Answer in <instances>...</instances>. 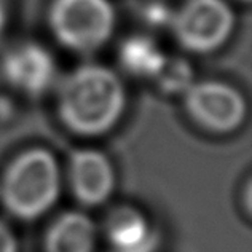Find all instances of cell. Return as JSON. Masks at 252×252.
Masks as SVG:
<instances>
[{
	"mask_svg": "<svg viewBox=\"0 0 252 252\" xmlns=\"http://www.w3.org/2000/svg\"><path fill=\"white\" fill-rule=\"evenodd\" d=\"M126 110L120 75L102 64H83L69 72L56 91L58 120L70 134L94 139L109 134Z\"/></svg>",
	"mask_w": 252,
	"mask_h": 252,
	"instance_id": "6da1fadb",
	"label": "cell"
},
{
	"mask_svg": "<svg viewBox=\"0 0 252 252\" xmlns=\"http://www.w3.org/2000/svg\"><path fill=\"white\" fill-rule=\"evenodd\" d=\"M63 172L56 155L46 147L19 152L0 177V203L11 217L32 222L43 217L61 195Z\"/></svg>",
	"mask_w": 252,
	"mask_h": 252,
	"instance_id": "7a4b0ae2",
	"label": "cell"
},
{
	"mask_svg": "<svg viewBox=\"0 0 252 252\" xmlns=\"http://www.w3.org/2000/svg\"><path fill=\"white\" fill-rule=\"evenodd\" d=\"M46 23L63 48L91 55L114 35L117 13L110 0H51Z\"/></svg>",
	"mask_w": 252,
	"mask_h": 252,
	"instance_id": "3957f363",
	"label": "cell"
},
{
	"mask_svg": "<svg viewBox=\"0 0 252 252\" xmlns=\"http://www.w3.org/2000/svg\"><path fill=\"white\" fill-rule=\"evenodd\" d=\"M169 26L181 48L211 55L228 43L236 29V15L227 0H185Z\"/></svg>",
	"mask_w": 252,
	"mask_h": 252,
	"instance_id": "277c9868",
	"label": "cell"
},
{
	"mask_svg": "<svg viewBox=\"0 0 252 252\" xmlns=\"http://www.w3.org/2000/svg\"><path fill=\"white\" fill-rule=\"evenodd\" d=\"M184 112L198 129L212 136L233 134L246 123L248 99L233 85L222 80L193 82L182 94Z\"/></svg>",
	"mask_w": 252,
	"mask_h": 252,
	"instance_id": "5b68a950",
	"label": "cell"
},
{
	"mask_svg": "<svg viewBox=\"0 0 252 252\" xmlns=\"http://www.w3.org/2000/svg\"><path fill=\"white\" fill-rule=\"evenodd\" d=\"M67 184L78 204L85 208L101 206L115 191V166L102 150L94 147L77 149L69 155Z\"/></svg>",
	"mask_w": 252,
	"mask_h": 252,
	"instance_id": "8992f818",
	"label": "cell"
},
{
	"mask_svg": "<svg viewBox=\"0 0 252 252\" xmlns=\"http://www.w3.org/2000/svg\"><path fill=\"white\" fill-rule=\"evenodd\" d=\"M0 70L13 90L29 97L42 96L48 91L58 75L55 58L37 42L13 45L2 58Z\"/></svg>",
	"mask_w": 252,
	"mask_h": 252,
	"instance_id": "52a82bcc",
	"label": "cell"
},
{
	"mask_svg": "<svg viewBox=\"0 0 252 252\" xmlns=\"http://www.w3.org/2000/svg\"><path fill=\"white\" fill-rule=\"evenodd\" d=\"M102 235L110 252H157L161 243L160 230L132 204H118L105 214Z\"/></svg>",
	"mask_w": 252,
	"mask_h": 252,
	"instance_id": "ba28073f",
	"label": "cell"
},
{
	"mask_svg": "<svg viewBox=\"0 0 252 252\" xmlns=\"http://www.w3.org/2000/svg\"><path fill=\"white\" fill-rule=\"evenodd\" d=\"M94 220L80 209L56 216L43 235V252H94L97 246Z\"/></svg>",
	"mask_w": 252,
	"mask_h": 252,
	"instance_id": "9c48e42d",
	"label": "cell"
},
{
	"mask_svg": "<svg viewBox=\"0 0 252 252\" xmlns=\"http://www.w3.org/2000/svg\"><path fill=\"white\" fill-rule=\"evenodd\" d=\"M163 50L150 37L136 34L125 38L118 50V61L128 75L152 80L164 59Z\"/></svg>",
	"mask_w": 252,
	"mask_h": 252,
	"instance_id": "30bf717a",
	"label": "cell"
},
{
	"mask_svg": "<svg viewBox=\"0 0 252 252\" xmlns=\"http://www.w3.org/2000/svg\"><path fill=\"white\" fill-rule=\"evenodd\" d=\"M152 82L163 94L182 96L195 82V70L182 56H164Z\"/></svg>",
	"mask_w": 252,
	"mask_h": 252,
	"instance_id": "8fae6325",
	"label": "cell"
},
{
	"mask_svg": "<svg viewBox=\"0 0 252 252\" xmlns=\"http://www.w3.org/2000/svg\"><path fill=\"white\" fill-rule=\"evenodd\" d=\"M0 252H18V240L10 225L0 219Z\"/></svg>",
	"mask_w": 252,
	"mask_h": 252,
	"instance_id": "7c38bea8",
	"label": "cell"
},
{
	"mask_svg": "<svg viewBox=\"0 0 252 252\" xmlns=\"http://www.w3.org/2000/svg\"><path fill=\"white\" fill-rule=\"evenodd\" d=\"M243 198H244L243 208H244V212H246V216L249 217L251 212H252V185H251V179H248V181L244 182Z\"/></svg>",
	"mask_w": 252,
	"mask_h": 252,
	"instance_id": "4fadbf2b",
	"label": "cell"
},
{
	"mask_svg": "<svg viewBox=\"0 0 252 252\" xmlns=\"http://www.w3.org/2000/svg\"><path fill=\"white\" fill-rule=\"evenodd\" d=\"M3 26H5V10L2 3H0V32L3 31Z\"/></svg>",
	"mask_w": 252,
	"mask_h": 252,
	"instance_id": "5bb4252c",
	"label": "cell"
},
{
	"mask_svg": "<svg viewBox=\"0 0 252 252\" xmlns=\"http://www.w3.org/2000/svg\"><path fill=\"white\" fill-rule=\"evenodd\" d=\"M240 2H243V3H249L251 0H240Z\"/></svg>",
	"mask_w": 252,
	"mask_h": 252,
	"instance_id": "9a60e30c",
	"label": "cell"
}]
</instances>
